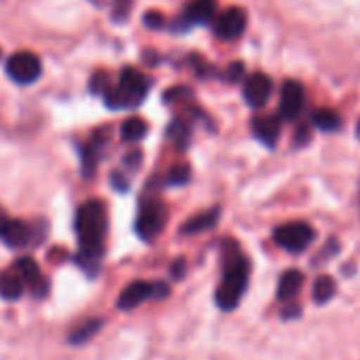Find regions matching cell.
<instances>
[{"instance_id":"6da1fadb","label":"cell","mask_w":360,"mask_h":360,"mask_svg":"<svg viewBox=\"0 0 360 360\" xmlns=\"http://www.w3.org/2000/svg\"><path fill=\"white\" fill-rule=\"evenodd\" d=\"M106 204L102 200L85 202L75 219V229L79 236V259L98 261L104 252V233H106Z\"/></svg>"},{"instance_id":"7a4b0ae2","label":"cell","mask_w":360,"mask_h":360,"mask_svg":"<svg viewBox=\"0 0 360 360\" xmlns=\"http://www.w3.org/2000/svg\"><path fill=\"white\" fill-rule=\"evenodd\" d=\"M248 286V261L238 252H227L225 255V271H223V282L217 288V305L223 311H231L238 307L240 299L244 297V290Z\"/></svg>"},{"instance_id":"3957f363","label":"cell","mask_w":360,"mask_h":360,"mask_svg":"<svg viewBox=\"0 0 360 360\" xmlns=\"http://www.w3.org/2000/svg\"><path fill=\"white\" fill-rule=\"evenodd\" d=\"M148 87L150 81L142 72H138L136 68H123L119 77V85L108 87L104 91V100L110 108H131L144 100Z\"/></svg>"},{"instance_id":"277c9868","label":"cell","mask_w":360,"mask_h":360,"mask_svg":"<svg viewBox=\"0 0 360 360\" xmlns=\"http://www.w3.org/2000/svg\"><path fill=\"white\" fill-rule=\"evenodd\" d=\"M314 229L307 223L295 221V223H286L282 227H278L274 231V240L280 248H284L286 252L299 255L303 250H307V246L314 242Z\"/></svg>"},{"instance_id":"5b68a950","label":"cell","mask_w":360,"mask_h":360,"mask_svg":"<svg viewBox=\"0 0 360 360\" xmlns=\"http://www.w3.org/2000/svg\"><path fill=\"white\" fill-rule=\"evenodd\" d=\"M41 72H43L41 58L34 56L32 51H18L7 60V75L11 77V81L20 85L34 83L41 77Z\"/></svg>"},{"instance_id":"8992f818","label":"cell","mask_w":360,"mask_h":360,"mask_svg":"<svg viewBox=\"0 0 360 360\" xmlns=\"http://www.w3.org/2000/svg\"><path fill=\"white\" fill-rule=\"evenodd\" d=\"M165 219H167V210L161 202H155V200L146 202V204H142L140 214L136 219V233L144 242H150L165 227Z\"/></svg>"},{"instance_id":"52a82bcc","label":"cell","mask_w":360,"mask_h":360,"mask_svg":"<svg viewBox=\"0 0 360 360\" xmlns=\"http://www.w3.org/2000/svg\"><path fill=\"white\" fill-rule=\"evenodd\" d=\"M305 104V91L303 85L297 81H286L282 85V94H280V117L284 121H295Z\"/></svg>"},{"instance_id":"ba28073f","label":"cell","mask_w":360,"mask_h":360,"mask_svg":"<svg viewBox=\"0 0 360 360\" xmlns=\"http://www.w3.org/2000/svg\"><path fill=\"white\" fill-rule=\"evenodd\" d=\"M271 89H274V83L267 75L263 72L250 75L244 83V100L252 108H263L271 98Z\"/></svg>"},{"instance_id":"9c48e42d","label":"cell","mask_w":360,"mask_h":360,"mask_svg":"<svg viewBox=\"0 0 360 360\" xmlns=\"http://www.w3.org/2000/svg\"><path fill=\"white\" fill-rule=\"evenodd\" d=\"M246 30V13L240 7H231L223 11L217 20V34L223 41H236Z\"/></svg>"},{"instance_id":"30bf717a","label":"cell","mask_w":360,"mask_h":360,"mask_svg":"<svg viewBox=\"0 0 360 360\" xmlns=\"http://www.w3.org/2000/svg\"><path fill=\"white\" fill-rule=\"evenodd\" d=\"M15 274L20 276V280L24 284H30L32 286L34 295H39V297H45L47 295L49 282L41 276V269H39L37 261H32L30 257H22L15 263Z\"/></svg>"},{"instance_id":"8fae6325","label":"cell","mask_w":360,"mask_h":360,"mask_svg":"<svg viewBox=\"0 0 360 360\" xmlns=\"http://www.w3.org/2000/svg\"><path fill=\"white\" fill-rule=\"evenodd\" d=\"M146 299H153V284L150 282H131L117 299V307L123 311H129L134 307H138L140 303H144Z\"/></svg>"},{"instance_id":"7c38bea8","label":"cell","mask_w":360,"mask_h":360,"mask_svg":"<svg viewBox=\"0 0 360 360\" xmlns=\"http://www.w3.org/2000/svg\"><path fill=\"white\" fill-rule=\"evenodd\" d=\"M217 15V0H193L185 11L187 26L193 24H208Z\"/></svg>"},{"instance_id":"4fadbf2b","label":"cell","mask_w":360,"mask_h":360,"mask_svg":"<svg viewBox=\"0 0 360 360\" xmlns=\"http://www.w3.org/2000/svg\"><path fill=\"white\" fill-rule=\"evenodd\" d=\"M252 131L263 144L274 146L280 136V121L278 117H257L252 119Z\"/></svg>"},{"instance_id":"5bb4252c","label":"cell","mask_w":360,"mask_h":360,"mask_svg":"<svg viewBox=\"0 0 360 360\" xmlns=\"http://www.w3.org/2000/svg\"><path fill=\"white\" fill-rule=\"evenodd\" d=\"M0 238L11 248H22L30 242V227L22 221H7L3 231H0Z\"/></svg>"},{"instance_id":"9a60e30c","label":"cell","mask_w":360,"mask_h":360,"mask_svg":"<svg viewBox=\"0 0 360 360\" xmlns=\"http://www.w3.org/2000/svg\"><path fill=\"white\" fill-rule=\"evenodd\" d=\"M303 286V274L297 269H288L280 282H278V299L280 301H292Z\"/></svg>"},{"instance_id":"2e32d148","label":"cell","mask_w":360,"mask_h":360,"mask_svg":"<svg viewBox=\"0 0 360 360\" xmlns=\"http://www.w3.org/2000/svg\"><path fill=\"white\" fill-rule=\"evenodd\" d=\"M219 214H221V210H219V208H212V210H208V212H202V214H198V217H191V219L183 225L180 233H202V231H206V229H212V227L217 225V221H219Z\"/></svg>"},{"instance_id":"e0dca14e","label":"cell","mask_w":360,"mask_h":360,"mask_svg":"<svg viewBox=\"0 0 360 360\" xmlns=\"http://www.w3.org/2000/svg\"><path fill=\"white\" fill-rule=\"evenodd\" d=\"M24 295V282L18 274H3L0 276V297L7 301H18Z\"/></svg>"},{"instance_id":"ac0fdd59","label":"cell","mask_w":360,"mask_h":360,"mask_svg":"<svg viewBox=\"0 0 360 360\" xmlns=\"http://www.w3.org/2000/svg\"><path fill=\"white\" fill-rule=\"evenodd\" d=\"M102 324H104V320H102V318H94V320L83 322L79 328H75V330L68 335V343H72V345H81V343L89 341V339H91L100 328H102Z\"/></svg>"},{"instance_id":"d6986e66","label":"cell","mask_w":360,"mask_h":360,"mask_svg":"<svg viewBox=\"0 0 360 360\" xmlns=\"http://www.w3.org/2000/svg\"><path fill=\"white\" fill-rule=\"evenodd\" d=\"M146 131H148V125H146V121H142L140 117H131V119H127V121L121 125V138L127 140V142H138V140H142V138L146 136Z\"/></svg>"},{"instance_id":"ffe728a7","label":"cell","mask_w":360,"mask_h":360,"mask_svg":"<svg viewBox=\"0 0 360 360\" xmlns=\"http://www.w3.org/2000/svg\"><path fill=\"white\" fill-rule=\"evenodd\" d=\"M311 121L318 129L322 131H335L341 127V117L335 112V110H328V108H320L311 115Z\"/></svg>"},{"instance_id":"44dd1931","label":"cell","mask_w":360,"mask_h":360,"mask_svg":"<svg viewBox=\"0 0 360 360\" xmlns=\"http://www.w3.org/2000/svg\"><path fill=\"white\" fill-rule=\"evenodd\" d=\"M333 295H335V280L328 278V276H320L314 282V301L322 305V303L330 301Z\"/></svg>"},{"instance_id":"7402d4cb","label":"cell","mask_w":360,"mask_h":360,"mask_svg":"<svg viewBox=\"0 0 360 360\" xmlns=\"http://www.w3.org/2000/svg\"><path fill=\"white\" fill-rule=\"evenodd\" d=\"M167 136H169V140L176 142L178 148H187V144H189V127L183 121H174L169 125V129H167Z\"/></svg>"},{"instance_id":"603a6c76","label":"cell","mask_w":360,"mask_h":360,"mask_svg":"<svg viewBox=\"0 0 360 360\" xmlns=\"http://www.w3.org/2000/svg\"><path fill=\"white\" fill-rule=\"evenodd\" d=\"M189 178H191L189 165L178 163V165H174V167L169 169V174H167V183L174 185V187H180V185H187V183H189Z\"/></svg>"},{"instance_id":"cb8c5ba5","label":"cell","mask_w":360,"mask_h":360,"mask_svg":"<svg viewBox=\"0 0 360 360\" xmlns=\"http://www.w3.org/2000/svg\"><path fill=\"white\" fill-rule=\"evenodd\" d=\"M96 163H98L96 150H94L91 146H85V148H83V174H85V176H94Z\"/></svg>"},{"instance_id":"d4e9b609","label":"cell","mask_w":360,"mask_h":360,"mask_svg":"<svg viewBox=\"0 0 360 360\" xmlns=\"http://www.w3.org/2000/svg\"><path fill=\"white\" fill-rule=\"evenodd\" d=\"M112 185H115V191H119V193H125L127 191V180L121 176V172H115L112 174Z\"/></svg>"},{"instance_id":"484cf974","label":"cell","mask_w":360,"mask_h":360,"mask_svg":"<svg viewBox=\"0 0 360 360\" xmlns=\"http://www.w3.org/2000/svg\"><path fill=\"white\" fill-rule=\"evenodd\" d=\"M144 24H146L148 28H161V26H163V18H161L159 13L150 11V13L144 18Z\"/></svg>"},{"instance_id":"4316f807","label":"cell","mask_w":360,"mask_h":360,"mask_svg":"<svg viewBox=\"0 0 360 360\" xmlns=\"http://www.w3.org/2000/svg\"><path fill=\"white\" fill-rule=\"evenodd\" d=\"M167 295H169L167 284H163V282H155V284H153V297H155V299H165Z\"/></svg>"},{"instance_id":"83f0119b","label":"cell","mask_w":360,"mask_h":360,"mask_svg":"<svg viewBox=\"0 0 360 360\" xmlns=\"http://www.w3.org/2000/svg\"><path fill=\"white\" fill-rule=\"evenodd\" d=\"M299 314H301L299 305H288V307L284 309V314H282V316H284V318H297Z\"/></svg>"},{"instance_id":"f1b7e54d","label":"cell","mask_w":360,"mask_h":360,"mask_svg":"<svg viewBox=\"0 0 360 360\" xmlns=\"http://www.w3.org/2000/svg\"><path fill=\"white\" fill-rule=\"evenodd\" d=\"M242 75H244V66L242 64H233L231 66V75H229L231 81H238V77H242Z\"/></svg>"},{"instance_id":"f546056e","label":"cell","mask_w":360,"mask_h":360,"mask_svg":"<svg viewBox=\"0 0 360 360\" xmlns=\"http://www.w3.org/2000/svg\"><path fill=\"white\" fill-rule=\"evenodd\" d=\"M172 271H174V278H183V271H185V263L183 261H178V263H174V267H172Z\"/></svg>"},{"instance_id":"4dcf8cb0","label":"cell","mask_w":360,"mask_h":360,"mask_svg":"<svg viewBox=\"0 0 360 360\" xmlns=\"http://www.w3.org/2000/svg\"><path fill=\"white\" fill-rule=\"evenodd\" d=\"M356 134H358V138H360V121L356 123Z\"/></svg>"}]
</instances>
